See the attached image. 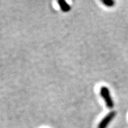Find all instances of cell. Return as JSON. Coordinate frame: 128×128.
<instances>
[{"mask_svg":"<svg viewBox=\"0 0 128 128\" xmlns=\"http://www.w3.org/2000/svg\"><path fill=\"white\" fill-rule=\"evenodd\" d=\"M100 95L102 97L105 102L106 106L109 108L112 109L114 107V102L111 98V96L110 94V90L109 89L105 86H103L100 88Z\"/></svg>","mask_w":128,"mask_h":128,"instance_id":"6da1fadb","label":"cell"},{"mask_svg":"<svg viewBox=\"0 0 128 128\" xmlns=\"http://www.w3.org/2000/svg\"><path fill=\"white\" fill-rule=\"evenodd\" d=\"M115 115H116V112L114 111H112V112H109L103 119L101 120V122L98 126V128H107L108 125L113 120Z\"/></svg>","mask_w":128,"mask_h":128,"instance_id":"7a4b0ae2","label":"cell"},{"mask_svg":"<svg viewBox=\"0 0 128 128\" xmlns=\"http://www.w3.org/2000/svg\"><path fill=\"white\" fill-rule=\"evenodd\" d=\"M58 3L61 10L64 12H68L70 10V6L66 2H65L64 0H58Z\"/></svg>","mask_w":128,"mask_h":128,"instance_id":"3957f363","label":"cell"},{"mask_svg":"<svg viewBox=\"0 0 128 128\" xmlns=\"http://www.w3.org/2000/svg\"><path fill=\"white\" fill-rule=\"evenodd\" d=\"M101 2L108 7H112L115 4V2L112 0H101Z\"/></svg>","mask_w":128,"mask_h":128,"instance_id":"277c9868","label":"cell"}]
</instances>
